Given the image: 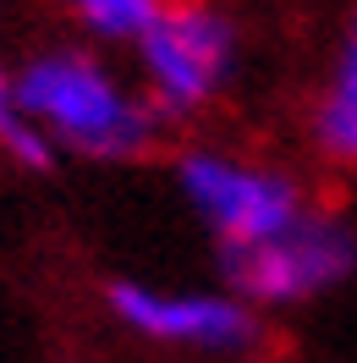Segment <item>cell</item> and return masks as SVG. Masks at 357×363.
I'll return each instance as SVG.
<instances>
[{
	"mask_svg": "<svg viewBox=\"0 0 357 363\" xmlns=\"http://www.w3.org/2000/svg\"><path fill=\"white\" fill-rule=\"evenodd\" d=\"M225 292L242 297L253 314L264 308H308L319 297L341 292L357 275V226L335 209H302L286 231L253 248L220 253Z\"/></svg>",
	"mask_w": 357,
	"mask_h": 363,
	"instance_id": "7a4b0ae2",
	"label": "cell"
},
{
	"mask_svg": "<svg viewBox=\"0 0 357 363\" xmlns=\"http://www.w3.org/2000/svg\"><path fill=\"white\" fill-rule=\"evenodd\" d=\"M176 187L187 209L198 215L209 237L220 242V253L253 248L275 231H286L308 199L297 177L275 171V165H253V160L220 155V149H193L176 160Z\"/></svg>",
	"mask_w": 357,
	"mask_h": 363,
	"instance_id": "3957f363",
	"label": "cell"
},
{
	"mask_svg": "<svg viewBox=\"0 0 357 363\" xmlns=\"http://www.w3.org/2000/svg\"><path fill=\"white\" fill-rule=\"evenodd\" d=\"M0 149L11 165H23V171H50L55 165V143H50L39 127H28L23 116H11L6 127H0Z\"/></svg>",
	"mask_w": 357,
	"mask_h": 363,
	"instance_id": "ba28073f",
	"label": "cell"
},
{
	"mask_svg": "<svg viewBox=\"0 0 357 363\" xmlns=\"http://www.w3.org/2000/svg\"><path fill=\"white\" fill-rule=\"evenodd\" d=\"M105 308L121 330H132L137 341H154V347H171V352L237 358L264 336L259 314L231 292H176V286L115 275L105 286Z\"/></svg>",
	"mask_w": 357,
	"mask_h": 363,
	"instance_id": "5b68a950",
	"label": "cell"
},
{
	"mask_svg": "<svg viewBox=\"0 0 357 363\" xmlns=\"http://www.w3.org/2000/svg\"><path fill=\"white\" fill-rule=\"evenodd\" d=\"M11 116L55 143V155L83 160H137L154 149L159 116L132 94L105 61L83 50H45L11 77Z\"/></svg>",
	"mask_w": 357,
	"mask_h": 363,
	"instance_id": "6da1fadb",
	"label": "cell"
},
{
	"mask_svg": "<svg viewBox=\"0 0 357 363\" xmlns=\"http://www.w3.org/2000/svg\"><path fill=\"white\" fill-rule=\"evenodd\" d=\"M72 17L105 45H137L171 0H67Z\"/></svg>",
	"mask_w": 357,
	"mask_h": 363,
	"instance_id": "52a82bcc",
	"label": "cell"
},
{
	"mask_svg": "<svg viewBox=\"0 0 357 363\" xmlns=\"http://www.w3.org/2000/svg\"><path fill=\"white\" fill-rule=\"evenodd\" d=\"M137 67L154 116H193L225 89L237 67V33L220 11L198 0H171L137 39Z\"/></svg>",
	"mask_w": 357,
	"mask_h": 363,
	"instance_id": "277c9868",
	"label": "cell"
},
{
	"mask_svg": "<svg viewBox=\"0 0 357 363\" xmlns=\"http://www.w3.org/2000/svg\"><path fill=\"white\" fill-rule=\"evenodd\" d=\"M313 143L335 165H357V28L335 61V77L319 99V111H313Z\"/></svg>",
	"mask_w": 357,
	"mask_h": 363,
	"instance_id": "8992f818",
	"label": "cell"
},
{
	"mask_svg": "<svg viewBox=\"0 0 357 363\" xmlns=\"http://www.w3.org/2000/svg\"><path fill=\"white\" fill-rule=\"evenodd\" d=\"M11 121V77H6V67H0V127Z\"/></svg>",
	"mask_w": 357,
	"mask_h": 363,
	"instance_id": "9c48e42d",
	"label": "cell"
}]
</instances>
